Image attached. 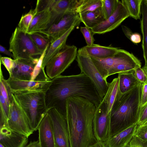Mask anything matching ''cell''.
Returning a JSON list of instances; mask_svg holds the SVG:
<instances>
[{
  "instance_id": "37",
  "label": "cell",
  "mask_w": 147,
  "mask_h": 147,
  "mask_svg": "<svg viewBox=\"0 0 147 147\" xmlns=\"http://www.w3.org/2000/svg\"><path fill=\"white\" fill-rule=\"evenodd\" d=\"M0 62L5 67L8 72L9 75L11 74L12 69L14 67L15 61L11 58L0 56Z\"/></svg>"
},
{
  "instance_id": "4",
  "label": "cell",
  "mask_w": 147,
  "mask_h": 147,
  "mask_svg": "<svg viewBox=\"0 0 147 147\" xmlns=\"http://www.w3.org/2000/svg\"><path fill=\"white\" fill-rule=\"evenodd\" d=\"M46 91L41 90L19 91L13 94L26 113L34 132L38 129L48 112L45 101Z\"/></svg>"
},
{
  "instance_id": "11",
  "label": "cell",
  "mask_w": 147,
  "mask_h": 147,
  "mask_svg": "<svg viewBox=\"0 0 147 147\" xmlns=\"http://www.w3.org/2000/svg\"><path fill=\"white\" fill-rule=\"evenodd\" d=\"M48 113L52 122L55 147H70L65 117L55 108L49 109Z\"/></svg>"
},
{
  "instance_id": "9",
  "label": "cell",
  "mask_w": 147,
  "mask_h": 147,
  "mask_svg": "<svg viewBox=\"0 0 147 147\" xmlns=\"http://www.w3.org/2000/svg\"><path fill=\"white\" fill-rule=\"evenodd\" d=\"M93 129L97 141L105 143L111 136V113L107 104L102 101L96 107L93 120Z\"/></svg>"
},
{
  "instance_id": "31",
  "label": "cell",
  "mask_w": 147,
  "mask_h": 147,
  "mask_svg": "<svg viewBox=\"0 0 147 147\" xmlns=\"http://www.w3.org/2000/svg\"><path fill=\"white\" fill-rule=\"evenodd\" d=\"M29 34L37 49L42 53L50 44V40L40 33H34Z\"/></svg>"
},
{
  "instance_id": "49",
  "label": "cell",
  "mask_w": 147,
  "mask_h": 147,
  "mask_svg": "<svg viewBox=\"0 0 147 147\" xmlns=\"http://www.w3.org/2000/svg\"><path fill=\"white\" fill-rule=\"evenodd\" d=\"M143 68H144L147 72V66L146 67H143Z\"/></svg>"
},
{
  "instance_id": "28",
  "label": "cell",
  "mask_w": 147,
  "mask_h": 147,
  "mask_svg": "<svg viewBox=\"0 0 147 147\" xmlns=\"http://www.w3.org/2000/svg\"><path fill=\"white\" fill-rule=\"evenodd\" d=\"M140 60L132 62L120 63L112 67L109 71L108 77L116 74L133 71L138 67H141Z\"/></svg>"
},
{
  "instance_id": "5",
  "label": "cell",
  "mask_w": 147,
  "mask_h": 147,
  "mask_svg": "<svg viewBox=\"0 0 147 147\" xmlns=\"http://www.w3.org/2000/svg\"><path fill=\"white\" fill-rule=\"evenodd\" d=\"M9 50L14 60L31 59L42 53L37 48L29 34L21 31L17 26L12 34L9 41Z\"/></svg>"
},
{
  "instance_id": "23",
  "label": "cell",
  "mask_w": 147,
  "mask_h": 147,
  "mask_svg": "<svg viewBox=\"0 0 147 147\" xmlns=\"http://www.w3.org/2000/svg\"><path fill=\"white\" fill-rule=\"evenodd\" d=\"M142 17L140 27L143 36L142 47L143 56L145 61L144 67L147 66V1L142 0L141 5Z\"/></svg>"
},
{
  "instance_id": "36",
  "label": "cell",
  "mask_w": 147,
  "mask_h": 147,
  "mask_svg": "<svg viewBox=\"0 0 147 147\" xmlns=\"http://www.w3.org/2000/svg\"><path fill=\"white\" fill-rule=\"evenodd\" d=\"M80 31L82 33L86 43L87 46H90L94 44L95 41L93 35L90 29L86 26H81L80 28Z\"/></svg>"
},
{
  "instance_id": "46",
  "label": "cell",
  "mask_w": 147,
  "mask_h": 147,
  "mask_svg": "<svg viewBox=\"0 0 147 147\" xmlns=\"http://www.w3.org/2000/svg\"><path fill=\"white\" fill-rule=\"evenodd\" d=\"M25 147H41L38 140L37 141H31Z\"/></svg>"
},
{
  "instance_id": "35",
  "label": "cell",
  "mask_w": 147,
  "mask_h": 147,
  "mask_svg": "<svg viewBox=\"0 0 147 147\" xmlns=\"http://www.w3.org/2000/svg\"><path fill=\"white\" fill-rule=\"evenodd\" d=\"M49 45L46 47L41 55L40 56L38 60L34 67L31 81H34L43 69L42 68V66L43 60Z\"/></svg>"
},
{
  "instance_id": "48",
  "label": "cell",
  "mask_w": 147,
  "mask_h": 147,
  "mask_svg": "<svg viewBox=\"0 0 147 147\" xmlns=\"http://www.w3.org/2000/svg\"><path fill=\"white\" fill-rule=\"evenodd\" d=\"M142 126H147V119L144 123L141 125Z\"/></svg>"
},
{
  "instance_id": "45",
  "label": "cell",
  "mask_w": 147,
  "mask_h": 147,
  "mask_svg": "<svg viewBox=\"0 0 147 147\" xmlns=\"http://www.w3.org/2000/svg\"><path fill=\"white\" fill-rule=\"evenodd\" d=\"M0 52L1 53L9 56L13 59L14 57L12 53L1 45H0Z\"/></svg>"
},
{
  "instance_id": "38",
  "label": "cell",
  "mask_w": 147,
  "mask_h": 147,
  "mask_svg": "<svg viewBox=\"0 0 147 147\" xmlns=\"http://www.w3.org/2000/svg\"><path fill=\"white\" fill-rule=\"evenodd\" d=\"M134 72L136 78L141 83L147 82V72L144 68L138 67L134 69Z\"/></svg>"
},
{
  "instance_id": "39",
  "label": "cell",
  "mask_w": 147,
  "mask_h": 147,
  "mask_svg": "<svg viewBox=\"0 0 147 147\" xmlns=\"http://www.w3.org/2000/svg\"><path fill=\"white\" fill-rule=\"evenodd\" d=\"M125 147H147V141L142 140L134 136Z\"/></svg>"
},
{
  "instance_id": "19",
  "label": "cell",
  "mask_w": 147,
  "mask_h": 147,
  "mask_svg": "<svg viewBox=\"0 0 147 147\" xmlns=\"http://www.w3.org/2000/svg\"><path fill=\"white\" fill-rule=\"evenodd\" d=\"M38 130L41 147H55L52 122L48 112L40 124Z\"/></svg>"
},
{
  "instance_id": "1",
  "label": "cell",
  "mask_w": 147,
  "mask_h": 147,
  "mask_svg": "<svg viewBox=\"0 0 147 147\" xmlns=\"http://www.w3.org/2000/svg\"><path fill=\"white\" fill-rule=\"evenodd\" d=\"M75 96L87 99L94 103L96 107L102 101L91 80L83 73L61 75L51 80L46 92L47 110L55 108L65 117L66 100Z\"/></svg>"
},
{
  "instance_id": "44",
  "label": "cell",
  "mask_w": 147,
  "mask_h": 147,
  "mask_svg": "<svg viewBox=\"0 0 147 147\" xmlns=\"http://www.w3.org/2000/svg\"><path fill=\"white\" fill-rule=\"evenodd\" d=\"M122 30L125 36L130 40L131 36L133 33L131 30L127 26L122 25L121 26Z\"/></svg>"
},
{
  "instance_id": "29",
  "label": "cell",
  "mask_w": 147,
  "mask_h": 147,
  "mask_svg": "<svg viewBox=\"0 0 147 147\" xmlns=\"http://www.w3.org/2000/svg\"><path fill=\"white\" fill-rule=\"evenodd\" d=\"M102 0H80L76 12L79 14L94 11L101 7Z\"/></svg>"
},
{
  "instance_id": "18",
  "label": "cell",
  "mask_w": 147,
  "mask_h": 147,
  "mask_svg": "<svg viewBox=\"0 0 147 147\" xmlns=\"http://www.w3.org/2000/svg\"><path fill=\"white\" fill-rule=\"evenodd\" d=\"M28 138L12 130L7 125L0 127V143L4 147H25Z\"/></svg>"
},
{
  "instance_id": "12",
  "label": "cell",
  "mask_w": 147,
  "mask_h": 147,
  "mask_svg": "<svg viewBox=\"0 0 147 147\" xmlns=\"http://www.w3.org/2000/svg\"><path fill=\"white\" fill-rule=\"evenodd\" d=\"M6 81L12 94L27 90L46 91L51 82V80L47 76L45 70H42L34 81L22 80L10 76Z\"/></svg>"
},
{
  "instance_id": "41",
  "label": "cell",
  "mask_w": 147,
  "mask_h": 147,
  "mask_svg": "<svg viewBox=\"0 0 147 147\" xmlns=\"http://www.w3.org/2000/svg\"><path fill=\"white\" fill-rule=\"evenodd\" d=\"M135 136L144 141H147V126H138Z\"/></svg>"
},
{
  "instance_id": "10",
  "label": "cell",
  "mask_w": 147,
  "mask_h": 147,
  "mask_svg": "<svg viewBox=\"0 0 147 147\" xmlns=\"http://www.w3.org/2000/svg\"><path fill=\"white\" fill-rule=\"evenodd\" d=\"M90 57L103 79L106 81L109 70L113 66L120 63L139 60L132 53L121 49H119L113 56L107 58H98Z\"/></svg>"
},
{
  "instance_id": "26",
  "label": "cell",
  "mask_w": 147,
  "mask_h": 147,
  "mask_svg": "<svg viewBox=\"0 0 147 147\" xmlns=\"http://www.w3.org/2000/svg\"><path fill=\"white\" fill-rule=\"evenodd\" d=\"M119 79L118 77L114 78L108 83V88L102 101L108 105L109 113H111L113 104L119 88Z\"/></svg>"
},
{
  "instance_id": "6",
  "label": "cell",
  "mask_w": 147,
  "mask_h": 147,
  "mask_svg": "<svg viewBox=\"0 0 147 147\" xmlns=\"http://www.w3.org/2000/svg\"><path fill=\"white\" fill-rule=\"evenodd\" d=\"M76 61L81 72L88 77L102 100L108 88V83L103 79L90 57L83 47L78 49Z\"/></svg>"
},
{
  "instance_id": "2",
  "label": "cell",
  "mask_w": 147,
  "mask_h": 147,
  "mask_svg": "<svg viewBox=\"0 0 147 147\" xmlns=\"http://www.w3.org/2000/svg\"><path fill=\"white\" fill-rule=\"evenodd\" d=\"M96 107L88 100L78 96L68 98L66 118L70 147H88L97 142L93 120Z\"/></svg>"
},
{
  "instance_id": "43",
  "label": "cell",
  "mask_w": 147,
  "mask_h": 147,
  "mask_svg": "<svg viewBox=\"0 0 147 147\" xmlns=\"http://www.w3.org/2000/svg\"><path fill=\"white\" fill-rule=\"evenodd\" d=\"M130 40L134 43L136 44H138L141 41V36L138 33H133L131 36Z\"/></svg>"
},
{
  "instance_id": "32",
  "label": "cell",
  "mask_w": 147,
  "mask_h": 147,
  "mask_svg": "<svg viewBox=\"0 0 147 147\" xmlns=\"http://www.w3.org/2000/svg\"><path fill=\"white\" fill-rule=\"evenodd\" d=\"M118 1L119 0H102L101 8L105 20L114 13Z\"/></svg>"
},
{
  "instance_id": "51",
  "label": "cell",
  "mask_w": 147,
  "mask_h": 147,
  "mask_svg": "<svg viewBox=\"0 0 147 147\" xmlns=\"http://www.w3.org/2000/svg\"></svg>"
},
{
  "instance_id": "33",
  "label": "cell",
  "mask_w": 147,
  "mask_h": 147,
  "mask_svg": "<svg viewBox=\"0 0 147 147\" xmlns=\"http://www.w3.org/2000/svg\"><path fill=\"white\" fill-rule=\"evenodd\" d=\"M35 13V9H31L28 12L22 16L18 26L21 31L27 33Z\"/></svg>"
},
{
  "instance_id": "13",
  "label": "cell",
  "mask_w": 147,
  "mask_h": 147,
  "mask_svg": "<svg viewBox=\"0 0 147 147\" xmlns=\"http://www.w3.org/2000/svg\"><path fill=\"white\" fill-rule=\"evenodd\" d=\"M129 16V15L125 7L121 1L119 0L114 13L107 19L90 30L94 34H104L116 28Z\"/></svg>"
},
{
  "instance_id": "40",
  "label": "cell",
  "mask_w": 147,
  "mask_h": 147,
  "mask_svg": "<svg viewBox=\"0 0 147 147\" xmlns=\"http://www.w3.org/2000/svg\"><path fill=\"white\" fill-rule=\"evenodd\" d=\"M147 119V102L140 107L139 117L137 124L139 126L142 125Z\"/></svg>"
},
{
  "instance_id": "47",
  "label": "cell",
  "mask_w": 147,
  "mask_h": 147,
  "mask_svg": "<svg viewBox=\"0 0 147 147\" xmlns=\"http://www.w3.org/2000/svg\"><path fill=\"white\" fill-rule=\"evenodd\" d=\"M88 147H107L104 143L97 141L94 144L90 145Z\"/></svg>"
},
{
  "instance_id": "34",
  "label": "cell",
  "mask_w": 147,
  "mask_h": 147,
  "mask_svg": "<svg viewBox=\"0 0 147 147\" xmlns=\"http://www.w3.org/2000/svg\"><path fill=\"white\" fill-rule=\"evenodd\" d=\"M0 127L7 125L9 119V107L0 94Z\"/></svg>"
},
{
  "instance_id": "22",
  "label": "cell",
  "mask_w": 147,
  "mask_h": 147,
  "mask_svg": "<svg viewBox=\"0 0 147 147\" xmlns=\"http://www.w3.org/2000/svg\"><path fill=\"white\" fill-rule=\"evenodd\" d=\"M90 56L98 58H105L115 54L119 49L111 46H105L94 44L92 46L82 47Z\"/></svg>"
},
{
  "instance_id": "7",
  "label": "cell",
  "mask_w": 147,
  "mask_h": 147,
  "mask_svg": "<svg viewBox=\"0 0 147 147\" xmlns=\"http://www.w3.org/2000/svg\"><path fill=\"white\" fill-rule=\"evenodd\" d=\"M77 48L66 45L49 61L46 66V73L51 79L61 75L76 58Z\"/></svg>"
},
{
  "instance_id": "42",
  "label": "cell",
  "mask_w": 147,
  "mask_h": 147,
  "mask_svg": "<svg viewBox=\"0 0 147 147\" xmlns=\"http://www.w3.org/2000/svg\"><path fill=\"white\" fill-rule=\"evenodd\" d=\"M147 102V82L142 83L141 86V93L140 100V107Z\"/></svg>"
},
{
  "instance_id": "17",
  "label": "cell",
  "mask_w": 147,
  "mask_h": 147,
  "mask_svg": "<svg viewBox=\"0 0 147 147\" xmlns=\"http://www.w3.org/2000/svg\"><path fill=\"white\" fill-rule=\"evenodd\" d=\"M39 58L15 60V64L9 76L24 80H31L32 73Z\"/></svg>"
},
{
  "instance_id": "24",
  "label": "cell",
  "mask_w": 147,
  "mask_h": 147,
  "mask_svg": "<svg viewBox=\"0 0 147 147\" xmlns=\"http://www.w3.org/2000/svg\"><path fill=\"white\" fill-rule=\"evenodd\" d=\"M119 90L122 93L130 90L140 82L136 78L134 71L118 74Z\"/></svg>"
},
{
  "instance_id": "30",
  "label": "cell",
  "mask_w": 147,
  "mask_h": 147,
  "mask_svg": "<svg viewBox=\"0 0 147 147\" xmlns=\"http://www.w3.org/2000/svg\"><path fill=\"white\" fill-rule=\"evenodd\" d=\"M0 64V93L5 100L8 105L9 107L12 100V94L11 90L8 84L7 83L6 80L4 79L1 69V63Z\"/></svg>"
},
{
  "instance_id": "15",
  "label": "cell",
  "mask_w": 147,
  "mask_h": 147,
  "mask_svg": "<svg viewBox=\"0 0 147 147\" xmlns=\"http://www.w3.org/2000/svg\"><path fill=\"white\" fill-rule=\"evenodd\" d=\"M80 1V0H43L44 4L49 8L52 13L50 26L57 22L65 15L76 13V10Z\"/></svg>"
},
{
  "instance_id": "21",
  "label": "cell",
  "mask_w": 147,
  "mask_h": 147,
  "mask_svg": "<svg viewBox=\"0 0 147 147\" xmlns=\"http://www.w3.org/2000/svg\"><path fill=\"white\" fill-rule=\"evenodd\" d=\"M78 26L76 25L72 26L60 36L50 42L43 60L42 68L45 69L50 59L66 45V42L68 36L75 27Z\"/></svg>"
},
{
  "instance_id": "14",
  "label": "cell",
  "mask_w": 147,
  "mask_h": 147,
  "mask_svg": "<svg viewBox=\"0 0 147 147\" xmlns=\"http://www.w3.org/2000/svg\"><path fill=\"white\" fill-rule=\"evenodd\" d=\"M81 22L78 13H68L64 16L57 22L52 24L46 30L39 33L44 35L51 42L60 36L72 26H79Z\"/></svg>"
},
{
  "instance_id": "50",
  "label": "cell",
  "mask_w": 147,
  "mask_h": 147,
  "mask_svg": "<svg viewBox=\"0 0 147 147\" xmlns=\"http://www.w3.org/2000/svg\"><path fill=\"white\" fill-rule=\"evenodd\" d=\"M0 147H4L0 143Z\"/></svg>"
},
{
  "instance_id": "25",
  "label": "cell",
  "mask_w": 147,
  "mask_h": 147,
  "mask_svg": "<svg viewBox=\"0 0 147 147\" xmlns=\"http://www.w3.org/2000/svg\"><path fill=\"white\" fill-rule=\"evenodd\" d=\"M79 14L81 22L90 29L105 20L101 7L92 11Z\"/></svg>"
},
{
  "instance_id": "27",
  "label": "cell",
  "mask_w": 147,
  "mask_h": 147,
  "mask_svg": "<svg viewBox=\"0 0 147 147\" xmlns=\"http://www.w3.org/2000/svg\"><path fill=\"white\" fill-rule=\"evenodd\" d=\"M142 0H122L121 2L127 9L130 16L137 20L140 19Z\"/></svg>"
},
{
  "instance_id": "8",
  "label": "cell",
  "mask_w": 147,
  "mask_h": 147,
  "mask_svg": "<svg viewBox=\"0 0 147 147\" xmlns=\"http://www.w3.org/2000/svg\"><path fill=\"white\" fill-rule=\"evenodd\" d=\"M7 125L12 130L28 138L34 132L26 113L13 94Z\"/></svg>"
},
{
  "instance_id": "16",
  "label": "cell",
  "mask_w": 147,
  "mask_h": 147,
  "mask_svg": "<svg viewBox=\"0 0 147 147\" xmlns=\"http://www.w3.org/2000/svg\"><path fill=\"white\" fill-rule=\"evenodd\" d=\"M35 9L36 13L28 29V34L45 30L51 25L52 14L49 8L37 2Z\"/></svg>"
},
{
  "instance_id": "20",
  "label": "cell",
  "mask_w": 147,
  "mask_h": 147,
  "mask_svg": "<svg viewBox=\"0 0 147 147\" xmlns=\"http://www.w3.org/2000/svg\"><path fill=\"white\" fill-rule=\"evenodd\" d=\"M137 123L110 137L104 143L107 147H125L135 135Z\"/></svg>"
},
{
  "instance_id": "3",
  "label": "cell",
  "mask_w": 147,
  "mask_h": 147,
  "mask_svg": "<svg viewBox=\"0 0 147 147\" xmlns=\"http://www.w3.org/2000/svg\"><path fill=\"white\" fill-rule=\"evenodd\" d=\"M142 83L123 93L119 88L111 112V136L138 120Z\"/></svg>"
}]
</instances>
